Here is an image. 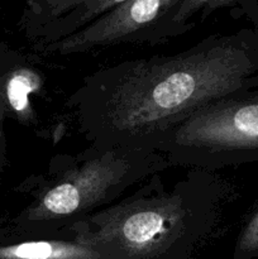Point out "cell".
I'll return each mask as SVG.
<instances>
[{"instance_id":"obj_11","label":"cell","mask_w":258,"mask_h":259,"mask_svg":"<svg viewBox=\"0 0 258 259\" xmlns=\"http://www.w3.org/2000/svg\"><path fill=\"white\" fill-rule=\"evenodd\" d=\"M7 119V106H5L2 80H0V177L4 172L5 164H7V138H5L4 131V123Z\"/></svg>"},{"instance_id":"obj_7","label":"cell","mask_w":258,"mask_h":259,"mask_svg":"<svg viewBox=\"0 0 258 259\" xmlns=\"http://www.w3.org/2000/svg\"><path fill=\"white\" fill-rule=\"evenodd\" d=\"M0 259H108L91 245L60 238H18L0 243Z\"/></svg>"},{"instance_id":"obj_2","label":"cell","mask_w":258,"mask_h":259,"mask_svg":"<svg viewBox=\"0 0 258 259\" xmlns=\"http://www.w3.org/2000/svg\"><path fill=\"white\" fill-rule=\"evenodd\" d=\"M233 189L215 172L190 168L138 190L71 225L57 238L91 245L108 259H184L224 223Z\"/></svg>"},{"instance_id":"obj_1","label":"cell","mask_w":258,"mask_h":259,"mask_svg":"<svg viewBox=\"0 0 258 259\" xmlns=\"http://www.w3.org/2000/svg\"><path fill=\"white\" fill-rule=\"evenodd\" d=\"M257 88L258 29L244 28L175 55L99 68L66 105L90 147L156 151L195 114Z\"/></svg>"},{"instance_id":"obj_5","label":"cell","mask_w":258,"mask_h":259,"mask_svg":"<svg viewBox=\"0 0 258 259\" xmlns=\"http://www.w3.org/2000/svg\"><path fill=\"white\" fill-rule=\"evenodd\" d=\"M182 0H128L57 42L34 46L42 56H73L118 45H161L194 27L176 22Z\"/></svg>"},{"instance_id":"obj_4","label":"cell","mask_w":258,"mask_h":259,"mask_svg":"<svg viewBox=\"0 0 258 259\" xmlns=\"http://www.w3.org/2000/svg\"><path fill=\"white\" fill-rule=\"evenodd\" d=\"M172 167L217 169L258 161V88L207 106L156 148Z\"/></svg>"},{"instance_id":"obj_9","label":"cell","mask_w":258,"mask_h":259,"mask_svg":"<svg viewBox=\"0 0 258 259\" xmlns=\"http://www.w3.org/2000/svg\"><path fill=\"white\" fill-rule=\"evenodd\" d=\"M80 0H27L19 20V28L28 40L42 28L72 9Z\"/></svg>"},{"instance_id":"obj_6","label":"cell","mask_w":258,"mask_h":259,"mask_svg":"<svg viewBox=\"0 0 258 259\" xmlns=\"http://www.w3.org/2000/svg\"><path fill=\"white\" fill-rule=\"evenodd\" d=\"M0 80L8 118L23 125L35 121L30 96L39 95L43 90L42 73L30 65L20 53L12 50L0 39Z\"/></svg>"},{"instance_id":"obj_3","label":"cell","mask_w":258,"mask_h":259,"mask_svg":"<svg viewBox=\"0 0 258 259\" xmlns=\"http://www.w3.org/2000/svg\"><path fill=\"white\" fill-rule=\"evenodd\" d=\"M152 149H96L57 156L48 169L17 187L30 201L12 220L18 238H57L83 218L116 202L133 185L171 168Z\"/></svg>"},{"instance_id":"obj_8","label":"cell","mask_w":258,"mask_h":259,"mask_svg":"<svg viewBox=\"0 0 258 259\" xmlns=\"http://www.w3.org/2000/svg\"><path fill=\"white\" fill-rule=\"evenodd\" d=\"M219 9H237L240 15H247L258 29V0H182L176 22L185 27H195L191 22L194 15L200 13L201 20H205Z\"/></svg>"},{"instance_id":"obj_10","label":"cell","mask_w":258,"mask_h":259,"mask_svg":"<svg viewBox=\"0 0 258 259\" xmlns=\"http://www.w3.org/2000/svg\"><path fill=\"white\" fill-rule=\"evenodd\" d=\"M258 254V210L240 232L235 245V258L248 259Z\"/></svg>"}]
</instances>
